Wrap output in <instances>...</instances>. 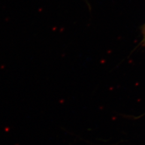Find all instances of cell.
<instances>
[{
    "label": "cell",
    "mask_w": 145,
    "mask_h": 145,
    "mask_svg": "<svg viewBox=\"0 0 145 145\" xmlns=\"http://www.w3.org/2000/svg\"><path fill=\"white\" fill-rule=\"evenodd\" d=\"M141 33L142 35V40L141 41L142 45L145 47V23L141 27Z\"/></svg>",
    "instance_id": "obj_1"
}]
</instances>
